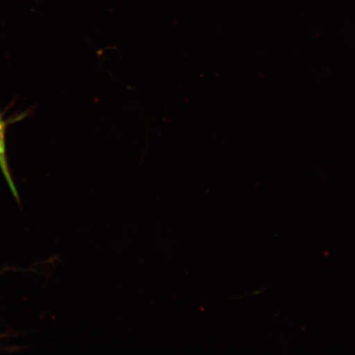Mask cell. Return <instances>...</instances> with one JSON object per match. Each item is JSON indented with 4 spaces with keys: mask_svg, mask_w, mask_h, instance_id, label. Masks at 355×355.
Listing matches in <instances>:
<instances>
[{
    "mask_svg": "<svg viewBox=\"0 0 355 355\" xmlns=\"http://www.w3.org/2000/svg\"><path fill=\"white\" fill-rule=\"evenodd\" d=\"M28 112L25 111V112L16 115V116L12 115V116L6 119L4 118V113L0 112V170H1L8 186H10L16 198H17V189L15 183H13L8 162L6 135L8 126L12 125V123L21 121L22 119L28 116Z\"/></svg>",
    "mask_w": 355,
    "mask_h": 355,
    "instance_id": "1",
    "label": "cell"
}]
</instances>
